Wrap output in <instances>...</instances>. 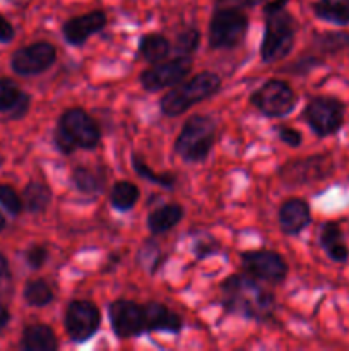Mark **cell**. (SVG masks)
Returning <instances> with one entry per match:
<instances>
[{"mask_svg":"<svg viewBox=\"0 0 349 351\" xmlns=\"http://www.w3.org/2000/svg\"><path fill=\"white\" fill-rule=\"evenodd\" d=\"M140 199V191L135 184L129 180H120L109 191V202L120 213H129L135 208Z\"/></svg>","mask_w":349,"mask_h":351,"instance_id":"obj_26","label":"cell"},{"mask_svg":"<svg viewBox=\"0 0 349 351\" xmlns=\"http://www.w3.org/2000/svg\"><path fill=\"white\" fill-rule=\"evenodd\" d=\"M146 307V321L147 332H170L178 335L183 329V321L178 314L171 312L170 308L159 302H147Z\"/></svg>","mask_w":349,"mask_h":351,"instance_id":"obj_18","label":"cell"},{"mask_svg":"<svg viewBox=\"0 0 349 351\" xmlns=\"http://www.w3.org/2000/svg\"><path fill=\"white\" fill-rule=\"evenodd\" d=\"M5 226H7V219H5V216L0 213V232H3V230H5Z\"/></svg>","mask_w":349,"mask_h":351,"instance_id":"obj_41","label":"cell"},{"mask_svg":"<svg viewBox=\"0 0 349 351\" xmlns=\"http://www.w3.org/2000/svg\"><path fill=\"white\" fill-rule=\"evenodd\" d=\"M185 209L183 206L171 202V204H164L161 208L154 209L149 216H147V228L153 235H163V233L171 232L178 223L183 219Z\"/></svg>","mask_w":349,"mask_h":351,"instance_id":"obj_22","label":"cell"},{"mask_svg":"<svg viewBox=\"0 0 349 351\" xmlns=\"http://www.w3.org/2000/svg\"><path fill=\"white\" fill-rule=\"evenodd\" d=\"M192 72V58L190 57H174L171 60H163L156 65H151L149 69L140 74L139 81L144 91L157 93L163 89H170L177 86L178 82L185 81Z\"/></svg>","mask_w":349,"mask_h":351,"instance_id":"obj_13","label":"cell"},{"mask_svg":"<svg viewBox=\"0 0 349 351\" xmlns=\"http://www.w3.org/2000/svg\"><path fill=\"white\" fill-rule=\"evenodd\" d=\"M318 65H322V58L313 57V55H305V57H301L300 60L294 62L291 71L298 72V74H308L311 69L318 67Z\"/></svg>","mask_w":349,"mask_h":351,"instance_id":"obj_35","label":"cell"},{"mask_svg":"<svg viewBox=\"0 0 349 351\" xmlns=\"http://www.w3.org/2000/svg\"><path fill=\"white\" fill-rule=\"evenodd\" d=\"M276 130H277V137H279V141H283V143L287 144L289 147H298L301 146V143H303V136H301V132L300 130L293 129V127L277 125Z\"/></svg>","mask_w":349,"mask_h":351,"instance_id":"obj_33","label":"cell"},{"mask_svg":"<svg viewBox=\"0 0 349 351\" xmlns=\"http://www.w3.org/2000/svg\"><path fill=\"white\" fill-rule=\"evenodd\" d=\"M242 267L248 276L270 285H281L287 278V263L276 250H246L240 254Z\"/></svg>","mask_w":349,"mask_h":351,"instance_id":"obj_11","label":"cell"},{"mask_svg":"<svg viewBox=\"0 0 349 351\" xmlns=\"http://www.w3.org/2000/svg\"><path fill=\"white\" fill-rule=\"evenodd\" d=\"M132 168L140 178L151 182V184L159 185V187L163 189H173L174 184H177V175L170 173V171H166V173H157V171H154L153 168L144 161L142 156H139V154L135 153L132 154Z\"/></svg>","mask_w":349,"mask_h":351,"instance_id":"obj_29","label":"cell"},{"mask_svg":"<svg viewBox=\"0 0 349 351\" xmlns=\"http://www.w3.org/2000/svg\"><path fill=\"white\" fill-rule=\"evenodd\" d=\"M2 163H3V156H2V153H0V167H2Z\"/></svg>","mask_w":349,"mask_h":351,"instance_id":"obj_42","label":"cell"},{"mask_svg":"<svg viewBox=\"0 0 349 351\" xmlns=\"http://www.w3.org/2000/svg\"><path fill=\"white\" fill-rule=\"evenodd\" d=\"M315 16L335 26L349 24V0H317L311 3Z\"/></svg>","mask_w":349,"mask_h":351,"instance_id":"obj_25","label":"cell"},{"mask_svg":"<svg viewBox=\"0 0 349 351\" xmlns=\"http://www.w3.org/2000/svg\"><path fill=\"white\" fill-rule=\"evenodd\" d=\"M267 0H214V7H235V9H253Z\"/></svg>","mask_w":349,"mask_h":351,"instance_id":"obj_36","label":"cell"},{"mask_svg":"<svg viewBox=\"0 0 349 351\" xmlns=\"http://www.w3.org/2000/svg\"><path fill=\"white\" fill-rule=\"evenodd\" d=\"M9 322H10V312L7 311L5 305L0 304V332L9 326Z\"/></svg>","mask_w":349,"mask_h":351,"instance_id":"obj_40","label":"cell"},{"mask_svg":"<svg viewBox=\"0 0 349 351\" xmlns=\"http://www.w3.org/2000/svg\"><path fill=\"white\" fill-rule=\"evenodd\" d=\"M318 242L320 247L325 250L328 259L334 263H346L349 259V247L344 240V233L339 223L325 221L320 226L318 233Z\"/></svg>","mask_w":349,"mask_h":351,"instance_id":"obj_19","label":"cell"},{"mask_svg":"<svg viewBox=\"0 0 349 351\" xmlns=\"http://www.w3.org/2000/svg\"><path fill=\"white\" fill-rule=\"evenodd\" d=\"M248 33V16L235 7H214L209 21L211 50H235Z\"/></svg>","mask_w":349,"mask_h":351,"instance_id":"obj_6","label":"cell"},{"mask_svg":"<svg viewBox=\"0 0 349 351\" xmlns=\"http://www.w3.org/2000/svg\"><path fill=\"white\" fill-rule=\"evenodd\" d=\"M221 89V77L216 72L204 71L195 74L166 91L159 101L161 113L166 117L183 115L197 103L205 101Z\"/></svg>","mask_w":349,"mask_h":351,"instance_id":"obj_3","label":"cell"},{"mask_svg":"<svg viewBox=\"0 0 349 351\" xmlns=\"http://www.w3.org/2000/svg\"><path fill=\"white\" fill-rule=\"evenodd\" d=\"M279 226L284 235H300L305 228L311 223L310 206L303 199H287L279 208Z\"/></svg>","mask_w":349,"mask_h":351,"instance_id":"obj_16","label":"cell"},{"mask_svg":"<svg viewBox=\"0 0 349 351\" xmlns=\"http://www.w3.org/2000/svg\"><path fill=\"white\" fill-rule=\"evenodd\" d=\"M201 45V33L195 27L181 31L173 43V51L178 57H192Z\"/></svg>","mask_w":349,"mask_h":351,"instance_id":"obj_30","label":"cell"},{"mask_svg":"<svg viewBox=\"0 0 349 351\" xmlns=\"http://www.w3.org/2000/svg\"><path fill=\"white\" fill-rule=\"evenodd\" d=\"M332 170H334V165H332L331 156L317 154V156L301 158V160L286 163L281 168L279 177L287 185H305L331 177Z\"/></svg>","mask_w":349,"mask_h":351,"instance_id":"obj_14","label":"cell"},{"mask_svg":"<svg viewBox=\"0 0 349 351\" xmlns=\"http://www.w3.org/2000/svg\"><path fill=\"white\" fill-rule=\"evenodd\" d=\"M173 51V45L164 34L147 33L139 38V55L151 65L166 60Z\"/></svg>","mask_w":349,"mask_h":351,"instance_id":"obj_23","label":"cell"},{"mask_svg":"<svg viewBox=\"0 0 349 351\" xmlns=\"http://www.w3.org/2000/svg\"><path fill=\"white\" fill-rule=\"evenodd\" d=\"M226 314L255 322H267L276 312V297L248 274H231L219 285Z\"/></svg>","mask_w":349,"mask_h":351,"instance_id":"obj_1","label":"cell"},{"mask_svg":"<svg viewBox=\"0 0 349 351\" xmlns=\"http://www.w3.org/2000/svg\"><path fill=\"white\" fill-rule=\"evenodd\" d=\"M23 298L29 307L43 308L55 300V293L47 280L38 278V280H29L24 285Z\"/></svg>","mask_w":349,"mask_h":351,"instance_id":"obj_27","label":"cell"},{"mask_svg":"<svg viewBox=\"0 0 349 351\" xmlns=\"http://www.w3.org/2000/svg\"><path fill=\"white\" fill-rule=\"evenodd\" d=\"M101 326V312L91 300H72L65 308L64 328L72 343H88Z\"/></svg>","mask_w":349,"mask_h":351,"instance_id":"obj_9","label":"cell"},{"mask_svg":"<svg viewBox=\"0 0 349 351\" xmlns=\"http://www.w3.org/2000/svg\"><path fill=\"white\" fill-rule=\"evenodd\" d=\"M0 206L9 213L10 216H19L24 211L23 195L17 194L12 185L0 184Z\"/></svg>","mask_w":349,"mask_h":351,"instance_id":"obj_31","label":"cell"},{"mask_svg":"<svg viewBox=\"0 0 349 351\" xmlns=\"http://www.w3.org/2000/svg\"><path fill=\"white\" fill-rule=\"evenodd\" d=\"M53 199V192L47 184L40 180H31L23 191L24 209L31 215H41L47 211Z\"/></svg>","mask_w":349,"mask_h":351,"instance_id":"obj_24","label":"cell"},{"mask_svg":"<svg viewBox=\"0 0 349 351\" xmlns=\"http://www.w3.org/2000/svg\"><path fill=\"white\" fill-rule=\"evenodd\" d=\"M349 48V33L344 31H325L313 38V50L325 55H334Z\"/></svg>","mask_w":349,"mask_h":351,"instance_id":"obj_28","label":"cell"},{"mask_svg":"<svg viewBox=\"0 0 349 351\" xmlns=\"http://www.w3.org/2000/svg\"><path fill=\"white\" fill-rule=\"evenodd\" d=\"M346 106L335 96H315L305 106L303 117L318 137H331L344 125Z\"/></svg>","mask_w":349,"mask_h":351,"instance_id":"obj_8","label":"cell"},{"mask_svg":"<svg viewBox=\"0 0 349 351\" xmlns=\"http://www.w3.org/2000/svg\"><path fill=\"white\" fill-rule=\"evenodd\" d=\"M216 250H218V243H216V240L209 239L207 242H197L194 247V252H195V257L197 259H205V257H209L211 254H214Z\"/></svg>","mask_w":349,"mask_h":351,"instance_id":"obj_37","label":"cell"},{"mask_svg":"<svg viewBox=\"0 0 349 351\" xmlns=\"http://www.w3.org/2000/svg\"><path fill=\"white\" fill-rule=\"evenodd\" d=\"M19 348L23 351H57L58 341L50 326L38 322L23 329Z\"/></svg>","mask_w":349,"mask_h":351,"instance_id":"obj_21","label":"cell"},{"mask_svg":"<svg viewBox=\"0 0 349 351\" xmlns=\"http://www.w3.org/2000/svg\"><path fill=\"white\" fill-rule=\"evenodd\" d=\"M298 23L293 14L286 9L266 14L260 57L263 64H276L291 53L296 41Z\"/></svg>","mask_w":349,"mask_h":351,"instance_id":"obj_5","label":"cell"},{"mask_svg":"<svg viewBox=\"0 0 349 351\" xmlns=\"http://www.w3.org/2000/svg\"><path fill=\"white\" fill-rule=\"evenodd\" d=\"M252 105L269 119H283L296 108L298 96L289 82L283 79H269L250 98Z\"/></svg>","mask_w":349,"mask_h":351,"instance_id":"obj_7","label":"cell"},{"mask_svg":"<svg viewBox=\"0 0 349 351\" xmlns=\"http://www.w3.org/2000/svg\"><path fill=\"white\" fill-rule=\"evenodd\" d=\"M291 0H267L266 5H263V14H269L274 12V10H281V9H286L287 3Z\"/></svg>","mask_w":349,"mask_h":351,"instance_id":"obj_39","label":"cell"},{"mask_svg":"<svg viewBox=\"0 0 349 351\" xmlns=\"http://www.w3.org/2000/svg\"><path fill=\"white\" fill-rule=\"evenodd\" d=\"M16 36V29H14L12 24L9 23L7 17H3L0 14V43H10Z\"/></svg>","mask_w":349,"mask_h":351,"instance_id":"obj_38","label":"cell"},{"mask_svg":"<svg viewBox=\"0 0 349 351\" xmlns=\"http://www.w3.org/2000/svg\"><path fill=\"white\" fill-rule=\"evenodd\" d=\"M12 290V273L7 257L0 252V297L9 295Z\"/></svg>","mask_w":349,"mask_h":351,"instance_id":"obj_34","label":"cell"},{"mask_svg":"<svg viewBox=\"0 0 349 351\" xmlns=\"http://www.w3.org/2000/svg\"><path fill=\"white\" fill-rule=\"evenodd\" d=\"M218 136V123L209 115H192L185 120L173 144V151L185 163L207 160Z\"/></svg>","mask_w":349,"mask_h":351,"instance_id":"obj_4","label":"cell"},{"mask_svg":"<svg viewBox=\"0 0 349 351\" xmlns=\"http://www.w3.org/2000/svg\"><path fill=\"white\" fill-rule=\"evenodd\" d=\"M53 143L62 154H72L75 149H94L101 143V129L88 112L68 108L58 119Z\"/></svg>","mask_w":349,"mask_h":351,"instance_id":"obj_2","label":"cell"},{"mask_svg":"<svg viewBox=\"0 0 349 351\" xmlns=\"http://www.w3.org/2000/svg\"><path fill=\"white\" fill-rule=\"evenodd\" d=\"M31 108V96L19 88L16 81L0 77V113H5L10 120H21Z\"/></svg>","mask_w":349,"mask_h":351,"instance_id":"obj_17","label":"cell"},{"mask_svg":"<svg viewBox=\"0 0 349 351\" xmlns=\"http://www.w3.org/2000/svg\"><path fill=\"white\" fill-rule=\"evenodd\" d=\"M108 24L105 10H91L62 24V36L72 47H82L92 34L101 33Z\"/></svg>","mask_w":349,"mask_h":351,"instance_id":"obj_15","label":"cell"},{"mask_svg":"<svg viewBox=\"0 0 349 351\" xmlns=\"http://www.w3.org/2000/svg\"><path fill=\"white\" fill-rule=\"evenodd\" d=\"M48 249L44 245H40V243H34V245L27 247L26 252H24V261H26L27 266L33 271L41 269V267L47 264L48 261Z\"/></svg>","mask_w":349,"mask_h":351,"instance_id":"obj_32","label":"cell"},{"mask_svg":"<svg viewBox=\"0 0 349 351\" xmlns=\"http://www.w3.org/2000/svg\"><path fill=\"white\" fill-rule=\"evenodd\" d=\"M57 62V48L50 41H34L21 47L10 57V69L21 77H33L47 72Z\"/></svg>","mask_w":349,"mask_h":351,"instance_id":"obj_12","label":"cell"},{"mask_svg":"<svg viewBox=\"0 0 349 351\" xmlns=\"http://www.w3.org/2000/svg\"><path fill=\"white\" fill-rule=\"evenodd\" d=\"M108 317L109 324H112V331L115 332L118 339L139 338V336L147 335L146 307H144V304L120 298V300L109 304Z\"/></svg>","mask_w":349,"mask_h":351,"instance_id":"obj_10","label":"cell"},{"mask_svg":"<svg viewBox=\"0 0 349 351\" xmlns=\"http://www.w3.org/2000/svg\"><path fill=\"white\" fill-rule=\"evenodd\" d=\"M70 178L75 191L94 197L105 191L106 182H108V171L105 167H75Z\"/></svg>","mask_w":349,"mask_h":351,"instance_id":"obj_20","label":"cell"}]
</instances>
